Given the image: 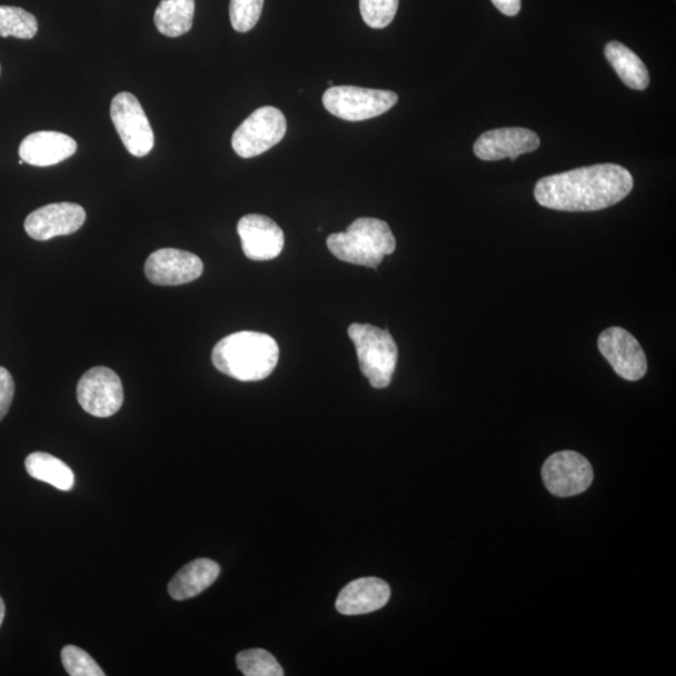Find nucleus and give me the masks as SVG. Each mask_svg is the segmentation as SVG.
Instances as JSON below:
<instances>
[{
	"label": "nucleus",
	"mask_w": 676,
	"mask_h": 676,
	"mask_svg": "<svg viewBox=\"0 0 676 676\" xmlns=\"http://www.w3.org/2000/svg\"><path fill=\"white\" fill-rule=\"evenodd\" d=\"M220 565L210 559H197L183 566L171 583L168 584V593L178 602L192 599L200 595L220 576Z\"/></svg>",
	"instance_id": "f3484780"
},
{
	"label": "nucleus",
	"mask_w": 676,
	"mask_h": 676,
	"mask_svg": "<svg viewBox=\"0 0 676 676\" xmlns=\"http://www.w3.org/2000/svg\"><path fill=\"white\" fill-rule=\"evenodd\" d=\"M38 32V22L33 14L22 8L0 6V37L32 39Z\"/></svg>",
	"instance_id": "412c9836"
},
{
	"label": "nucleus",
	"mask_w": 676,
	"mask_h": 676,
	"mask_svg": "<svg viewBox=\"0 0 676 676\" xmlns=\"http://www.w3.org/2000/svg\"><path fill=\"white\" fill-rule=\"evenodd\" d=\"M77 397L86 412L105 419L121 409L125 400L123 385L119 376L108 367H93L79 380Z\"/></svg>",
	"instance_id": "0eeeda50"
},
{
	"label": "nucleus",
	"mask_w": 676,
	"mask_h": 676,
	"mask_svg": "<svg viewBox=\"0 0 676 676\" xmlns=\"http://www.w3.org/2000/svg\"><path fill=\"white\" fill-rule=\"evenodd\" d=\"M540 146L538 135L528 128L506 127L483 133L474 145V153L483 161H511L521 155L534 152Z\"/></svg>",
	"instance_id": "ddd939ff"
},
{
	"label": "nucleus",
	"mask_w": 676,
	"mask_h": 676,
	"mask_svg": "<svg viewBox=\"0 0 676 676\" xmlns=\"http://www.w3.org/2000/svg\"><path fill=\"white\" fill-rule=\"evenodd\" d=\"M628 169L605 163L541 178L535 186L538 203L563 212H594L619 203L633 191Z\"/></svg>",
	"instance_id": "f257e3e1"
},
{
	"label": "nucleus",
	"mask_w": 676,
	"mask_h": 676,
	"mask_svg": "<svg viewBox=\"0 0 676 676\" xmlns=\"http://www.w3.org/2000/svg\"><path fill=\"white\" fill-rule=\"evenodd\" d=\"M491 2L503 14L507 17L518 14L521 9V0H491Z\"/></svg>",
	"instance_id": "bb28decb"
},
{
	"label": "nucleus",
	"mask_w": 676,
	"mask_h": 676,
	"mask_svg": "<svg viewBox=\"0 0 676 676\" xmlns=\"http://www.w3.org/2000/svg\"><path fill=\"white\" fill-rule=\"evenodd\" d=\"M16 385L11 372L0 367V421L4 419L13 401Z\"/></svg>",
	"instance_id": "a878e982"
},
{
	"label": "nucleus",
	"mask_w": 676,
	"mask_h": 676,
	"mask_svg": "<svg viewBox=\"0 0 676 676\" xmlns=\"http://www.w3.org/2000/svg\"><path fill=\"white\" fill-rule=\"evenodd\" d=\"M278 357L280 349L275 338L254 331L227 336L212 351L216 369L242 382L267 379L276 369Z\"/></svg>",
	"instance_id": "f03ea898"
},
{
	"label": "nucleus",
	"mask_w": 676,
	"mask_h": 676,
	"mask_svg": "<svg viewBox=\"0 0 676 676\" xmlns=\"http://www.w3.org/2000/svg\"><path fill=\"white\" fill-rule=\"evenodd\" d=\"M322 102L332 116L349 122H360L390 111L399 102V96L381 89L332 86L325 92Z\"/></svg>",
	"instance_id": "39448f33"
},
{
	"label": "nucleus",
	"mask_w": 676,
	"mask_h": 676,
	"mask_svg": "<svg viewBox=\"0 0 676 676\" xmlns=\"http://www.w3.org/2000/svg\"><path fill=\"white\" fill-rule=\"evenodd\" d=\"M111 118L129 153L145 157L152 151L153 129L136 96L128 92L118 93L111 105Z\"/></svg>",
	"instance_id": "6e6552de"
},
{
	"label": "nucleus",
	"mask_w": 676,
	"mask_h": 676,
	"mask_svg": "<svg viewBox=\"0 0 676 676\" xmlns=\"http://www.w3.org/2000/svg\"><path fill=\"white\" fill-rule=\"evenodd\" d=\"M62 663L66 672L71 676H105L96 660L76 645H68L62 650Z\"/></svg>",
	"instance_id": "393cba45"
},
{
	"label": "nucleus",
	"mask_w": 676,
	"mask_h": 676,
	"mask_svg": "<svg viewBox=\"0 0 676 676\" xmlns=\"http://www.w3.org/2000/svg\"><path fill=\"white\" fill-rule=\"evenodd\" d=\"M541 474L548 490L559 497L579 495L588 490L594 480L590 463L575 451L551 455L545 461Z\"/></svg>",
	"instance_id": "1a4fd4ad"
},
{
	"label": "nucleus",
	"mask_w": 676,
	"mask_h": 676,
	"mask_svg": "<svg viewBox=\"0 0 676 676\" xmlns=\"http://www.w3.org/2000/svg\"><path fill=\"white\" fill-rule=\"evenodd\" d=\"M599 351L613 370L626 381H638L648 371V360L636 338L622 327L606 328L599 336Z\"/></svg>",
	"instance_id": "9d476101"
},
{
	"label": "nucleus",
	"mask_w": 676,
	"mask_h": 676,
	"mask_svg": "<svg viewBox=\"0 0 676 676\" xmlns=\"http://www.w3.org/2000/svg\"><path fill=\"white\" fill-rule=\"evenodd\" d=\"M286 132L287 121L280 109L261 107L236 129L232 147L242 158L257 157L280 143Z\"/></svg>",
	"instance_id": "423d86ee"
},
{
	"label": "nucleus",
	"mask_w": 676,
	"mask_h": 676,
	"mask_svg": "<svg viewBox=\"0 0 676 676\" xmlns=\"http://www.w3.org/2000/svg\"><path fill=\"white\" fill-rule=\"evenodd\" d=\"M349 336L356 347L362 375L375 389H385L392 381L399 349L389 331L371 325L354 324Z\"/></svg>",
	"instance_id": "20e7f679"
},
{
	"label": "nucleus",
	"mask_w": 676,
	"mask_h": 676,
	"mask_svg": "<svg viewBox=\"0 0 676 676\" xmlns=\"http://www.w3.org/2000/svg\"><path fill=\"white\" fill-rule=\"evenodd\" d=\"M84 222L86 211L82 206L62 202L38 208L27 217L24 228L33 240L48 241L77 232Z\"/></svg>",
	"instance_id": "f8f14e48"
},
{
	"label": "nucleus",
	"mask_w": 676,
	"mask_h": 676,
	"mask_svg": "<svg viewBox=\"0 0 676 676\" xmlns=\"http://www.w3.org/2000/svg\"><path fill=\"white\" fill-rule=\"evenodd\" d=\"M397 8H399V0H360L364 22L374 29L390 26Z\"/></svg>",
	"instance_id": "b1692460"
},
{
	"label": "nucleus",
	"mask_w": 676,
	"mask_h": 676,
	"mask_svg": "<svg viewBox=\"0 0 676 676\" xmlns=\"http://www.w3.org/2000/svg\"><path fill=\"white\" fill-rule=\"evenodd\" d=\"M238 669L246 676H282V666L271 653L264 649H250L237 655Z\"/></svg>",
	"instance_id": "4be33fe9"
},
{
	"label": "nucleus",
	"mask_w": 676,
	"mask_h": 676,
	"mask_svg": "<svg viewBox=\"0 0 676 676\" xmlns=\"http://www.w3.org/2000/svg\"><path fill=\"white\" fill-rule=\"evenodd\" d=\"M605 57L625 86L635 91H644L648 88L650 83L648 69L632 49L619 42H610L605 47Z\"/></svg>",
	"instance_id": "a211bd4d"
},
{
	"label": "nucleus",
	"mask_w": 676,
	"mask_h": 676,
	"mask_svg": "<svg viewBox=\"0 0 676 676\" xmlns=\"http://www.w3.org/2000/svg\"><path fill=\"white\" fill-rule=\"evenodd\" d=\"M145 274L155 285L180 286L200 278L203 274V262L191 252L162 248L148 257Z\"/></svg>",
	"instance_id": "9b49d317"
},
{
	"label": "nucleus",
	"mask_w": 676,
	"mask_h": 676,
	"mask_svg": "<svg viewBox=\"0 0 676 676\" xmlns=\"http://www.w3.org/2000/svg\"><path fill=\"white\" fill-rule=\"evenodd\" d=\"M391 598L389 584L379 578L357 579L346 585L336 602L344 615L369 614L384 608Z\"/></svg>",
	"instance_id": "dca6fc26"
},
{
	"label": "nucleus",
	"mask_w": 676,
	"mask_h": 676,
	"mask_svg": "<svg viewBox=\"0 0 676 676\" xmlns=\"http://www.w3.org/2000/svg\"><path fill=\"white\" fill-rule=\"evenodd\" d=\"M195 11V0H162L155 13V23L159 33L177 38L190 32Z\"/></svg>",
	"instance_id": "6ab92c4d"
},
{
	"label": "nucleus",
	"mask_w": 676,
	"mask_h": 676,
	"mask_svg": "<svg viewBox=\"0 0 676 676\" xmlns=\"http://www.w3.org/2000/svg\"><path fill=\"white\" fill-rule=\"evenodd\" d=\"M327 247L338 260L376 268L385 256L395 252L396 240L385 221L364 217L354 221L345 232L328 236Z\"/></svg>",
	"instance_id": "7ed1b4c3"
},
{
	"label": "nucleus",
	"mask_w": 676,
	"mask_h": 676,
	"mask_svg": "<svg viewBox=\"0 0 676 676\" xmlns=\"http://www.w3.org/2000/svg\"><path fill=\"white\" fill-rule=\"evenodd\" d=\"M242 250L252 261H270L281 255L285 233L270 217L247 215L237 225Z\"/></svg>",
	"instance_id": "4468645a"
},
{
	"label": "nucleus",
	"mask_w": 676,
	"mask_h": 676,
	"mask_svg": "<svg viewBox=\"0 0 676 676\" xmlns=\"http://www.w3.org/2000/svg\"><path fill=\"white\" fill-rule=\"evenodd\" d=\"M265 0H231V23L238 33L250 32L260 21Z\"/></svg>",
	"instance_id": "5701e85b"
},
{
	"label": "nucleus",
	"mask_w": 676,
	"mask_h": 676,
	"mask_svg": "<svg viewBox=\"0 0 676 676\" xmlns=\"http://www.w3.org/2000/svg\"><path fill=\"white\" fill-rule=\"evenodd\" d=\"M6 618V604L2 598H0V626H2Z\"/></svg>",
	"instance_id": "cd10ccee"
},
{
	"label": "nucleus",
	"mask_w": 676,
	"mask_h": 676,
	"mask_svg": "<svg viewBox=\"0 0 676 676\" xmlns=\"http://www.w3.org/2000/svg\"><path fill=\"white\" fill-rule=\"evenodd\" d=\"M26 469L33 479L43 481L61 491H69L74 486V474L66 463L47 453H33L26 459Z\"/></svg>",
	"instance_id": "aec40b11"
},
{
	"label": "nucleus",
	"mask_w": 676,
	"mask_h": 676,
	"mask_svg": "<svg viewBox=\"0 0 676 676\" xmlns=\"http://www.w3.org/2000/svg\"><path fill=\"white\" fill-rule=\"evenodd\" d=\"M78 146L72 137L53 131L29 135L19 147V156L24 163L49 167L61 163L77 152Z\"/></svg>",
	"instance_id": "2eb2a0df"
}]
</instances>
